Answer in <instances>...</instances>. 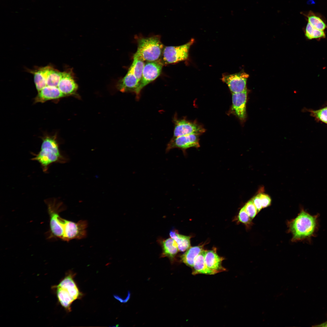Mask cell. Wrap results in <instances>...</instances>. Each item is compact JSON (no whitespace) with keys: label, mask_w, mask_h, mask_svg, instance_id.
I'll use <instances>...</instances> for the list:
<instances>
[{"label":"cell","mask_w":327,"mask_h":327,"mask_svg":"<svg viewBox=\"0 0 327 327\" xmlns=\"http://www.w3.org/2000/svg\"><path fill=\"white\" fill-rule=\"evenodd\" d=\"M319 216V214L312 215L301 208L296 217L288 223L289 231L292 235V241L310 242L318 230Z\"/></svg>","instance_id":"cell-1"},{"label":"cell","mask_w":327,"mask_h":327,"mask_svg":"<svg viewBox=\"0 0 327 327\" xmlns=\"http://www.w3.org/2000/svg\"><path fill=\"white\" fill-rule=\"evenodd\" d=\"M32 160L39 162L44 172L54 163L65 162L66 159L60 153L58 144L54 137L46 136L43 139L41 150Z\"/></svg>","instance_id":"cell-2"},{"label":"cell","mask_w":327,"mask_h":327,"mask_svg":"<svg viewBox=\"0 0 327 327\" xmlns=\"http://www.w3.org/2000/svg\"><path fill=\"white\" fill-rule=\"evenodd\" d=\"M137 42V50L134 55L146 62L159 61L164 47L159 36L141 38Z\"/></svg>","instance_id":"cell-3"},{"label":"cell","mask_w":327,"mask_h":327,"mask_svg":"<svg viewBox=\"0 0 327 327\" xmlns=\"http://www.w3.org/2000/svg\"><path fill=\"white\" fill-rule=\"evenodd\" d=\"M50 217L49 235L48 238H58L62 240L63 231L60 222L59 213L65 208L63 203L55 198L45 200Z\"/></svg>","instance_id":"cell-4"},{"label":"cell","mask_w":327,"mask_h":327,"mask_svg":"<svg viewBox=\"0 0 327 327\" xmlns=\"http://www.w3.org/2000/svg\"><path fill=\"white\" fill-rule=\"evenodd\" d=\"M33 73L36 89L39 91L46 86L58 88L63 71L48 65L39 68Z\"/></svg>","instance_id":"cell-5"},{"label":"cell","mask_w":327,"mask_h":327,"mask_svg":"<svg viewBox=\"0 0 327 327\" xmlns=\"http://www.w3.org/2000/svg\"><path fill=\"white\" fill-rule=\"evenodd\" d=\"M194 42L191 39L187 43L178 46L164 47L159 61L163 65L176 63L186 60L188 58L190 46Z\"/></svg>","instance_id":"cell-6"},{"label":"cell","mask_w":327,"mask_h":327,"mask_svg":"<svg viewBox=\"0 0 327 327\" xmlns=\"http://www.w3.org/2000/svg\"><path fill=\"white\" fill-rule=\"evenodd\" d=\"M60 221L63 231L62 240L68 241L74 239H83L86 236V221L81 220L74 223L61 217Z\"/></svg>","instance_id":"cell-7"},{"label":"cell","mask_w":327,"mask_h":327,"mask_svg":"<svg viewBox=\"0 0 327 327\" xmlns=\"http://www.w3.org/2000/svg\"><path fill=\"white\" fill-rule=\"evenodd\" d=\"M163 66L159 61L146 62L145 63L141 80L135 92L137 98L142 89L160 75Z\"/></svg>","instance_id":"cell-8"},{"label":"cell","mask_w":327,"mask_h":327,"mask_svg":"<svg viewBox=\"0 0 327 327\" xmlns=\"http://www.w3.org/2000/svg\"><path fill=\"white\" fill-rule=\"evenodd\" d=\"M173 121L174 124L173 137L190 134L199 135L204 133L205 129L196 123L185 119H179L175 116Z\"/></svg>","instance_id":"cell-9"},{"label":"cell","mask_w":327,"mask_h":327,"mask_svg":"<svg viewBox=\"0 0 327 327\" xmlns=\"http://www.w3.org/2000/svg\"><path fill=\"white\" fill-rule=\"evenodd\" d=\"M199 135L190 134L177 137H173L167 144L166 151L171 149L178 148L185 151L191 148L200 147Z\"/></svg>","instance_id":"cell-10"},{"label":"cell","mask_w":327,"mask_h":327,"mask_svg":"<svg viewBox=\"0 0 327 327\" xmlns=\"http://www.w3.org/2000/svg\"><path fill=\"white\" fill-rule=\"evenodd\" d=\"M249 75L244 72L230 74H223L222 80L228 85L232 93H237L243 91L246 89L247 80Z\"/></svg>","instance_id":"cell-11"},{"label":"cell","mask_w":327,"mask_h":327,"mask_svg":"<svg viewBox=\"0 0 327 327\" xmlns=\"http://www.w3.org/2000/svg\"><path fill=\"white\" fill-rule=\"evenodd\" d=\"M247 98L246 88L242 92L232 94L231 110L233 113L242 121H244L246 117Z\"/></svg>","instance_id":"cell-12"},{"label":"cell","mask_w":327,"mask_h":327,"mask_svg":"<svg viewBox=\"0 0 327 327\" xmlns=\"http://www.w3.org/2000/svg\"><path fill=\"white\" fill-rule=\"evenodd\" d=\"M134 71L133 64L132 63L125 76L119 80L117 88L121 92H134L139 84Z\"/></svg>","instance_id":"cell-13"},{"label":"cell","mask_w":327,"mask_h":327,"mask_svg":"<svg viewBox=\"0 0 327 327\" xmlns=\"http://www.w3.org/2000/svg\"><path fill=\"white\" fill-rule=\"evenodd\" d=\"M73 274L69 272L55 286L69 294L75 300L80 299L82 294L79 291L73 279Z\"/></svg>","instance_id":"cell-14"},{"label":"cell","mask_w":327,"mask_h":327,"mask_svg":"<svg viewBox=\"0 0 327 327\" xmlns=\"http://www.w3.org/2000/svg\"><path fill=\"white\" fill-rule=\"evenodd\" d=\"M58 88L65 96L73 94L75 93L78 86L70 71H63V75Z\"/></svg>","instance_id":"cell-15"},{"label":"cell","mask_w":327,"mask_h":327,"mask_svg":"<svg viewBox=\"0 0 327 327\" xmlns=\"http://www.w3.org/2000/svg\"><path fill=\"white\" fill-rule=\"evenodd\" d=\"M204 257L207 267L216 273L226 270L222 265L223 258L219 256L216 252L213 250L205 251Z\"/></svg>","instance_id":"cell-16"},{"label":"cell","mask_w":327,"mask_h":327,"mask_svg":"<svg viewBox=\"0 0 327 327\" xmlns=\"http://www.w3.org/2000/svg\"><path fill=\"white\" fill-rule=\"evenodd\" d=\"M65 96L58 88L46 86L38 92L35 102L44 103L48 100L58 99Z\"/></svg>","instance_id":"cell-17"},{"label":"cell","mask_w":327,"mask_h":327,"mask_svg":"<svg viewBox=\"0 0 327 327\" xmlns=\"http://www.w3.org/2000/svg\"><path fill=\"white\" fill-rule=\"evenodd\" d=\"M162 248L161 257L168 258L172 262L179 251L176 241L171 238L160 240Z\"/></svg>","instance_id":"cell-18"},{"label":"cell","mask_w":327,"mask_h":327,"mask_svg":"<svg viewBox=\"0 0 327 327\" xmlns=\"http://www.w3.org/2000/svg\"><path fill=\"white\" fill-rule=\"evenodd\" d=\"M205 251L203 250L194 260L192 273L193 275L199 274L212 275L216 274V272L207 266L205 260Z\"/></svg>","instance_id":"cell-19"},{"label":"cell","mask_w":327,"mask_h":327,"mask_svg":"<svg viewBox=\"0 0 327 327\" xmlns=\"http://www.w3.org/2000/svg\"><path fill=\"white\" fill-rule=\"evenodd\" d=\"M203 250L201 246L190 247L180 256L181 261L187 266L193 267L195 259Z\"/></svg>","instance_id":"cell-20"},{"label":"cell","mask_w":327,"mask_h":327,"mask_svg":"<svg viewBox=\"0 0 327 327\" xmlns=\"http://www.w3.org/2000/svg\"><path fill=\"white\" fill-rule=\"evenodd\" d=\"M170 237L176 242L179 251L184 252L190 246V237L179 234L176 230H172L170 231Z\"/></svg>","instance_id":"cell-21"},{"label":"cell","mask_w":327,"mask_h":327,"mask_svg":"<svg viewBox=\"0 0 327 327\" xmlns=\"http://www.w3.org/2000/svg\"><path fill=\"white\" fill-rule=\"evenodd\" d=\"M306 16L307 18L308 22L315 28L324 31L327 28L324 21L312 12L310 11Z\"/></svg>","instance_id":"cell-22"},{"label":"cell","mask_w":327,"mask_h":327,"mask_svg":"<svg viewBox=\"0 0 327 327\" xmlns=\"http://www.w3.org/2000/svg\"><path fill=\"white\" fill-rule=\"evenodd\" d=\"M305 31L306 36L309 39L324 38L325 36L324 31L315 28L308 22L306 25Z\"/></svg>","instance_id":"cell-23"},{"label":"cell","mask_w":327,"mask_h":327,"mask_svg":"<svg viewBox=\"0 0 327 327\" xmlns=\"http://www.w3.org/2000/svg\"><path fill=\"white\" fill-rule=\"evenodd\" d=\"M144 62L134 55L132 62L133 64L134 73L139 83L142 77L145 64Z\"/></svg>","instance_id":"cell-24"},{"label":"cell","mask_w":327,"mask_h":327,"mask_svg":"<svg viewBox=\"0 0 327 327\" xmlns=\"http://www.w3.org/2000/svg\"><path fill=\"white\" fill-rule=\"evenodd\" d=\"M238 218L240 222L243 223L247 227H249L252 225V219L246 212L244 206L240 210Z\"/></svg>","instance_id":"cell-25"},{"label":"cell","mask_w":327,"mask_h":327,"mask_svg":"<svg viewBox=\"0 0 327 327\" xmlns=\"http://www.w3.org/2000/svg\"><path fill=\"white\" fill-rule=\"evenodd\" d=\"M244 206L246 212L252 220L258 213L251 199L248 201Z\"/></svg>","instance_id":"cell-26"},{"label":"cell","mask_w":327,"mask_h":327,"mask_svg":"<svg viewBox=\"0 0 327 327\" xmlns=\"http://www.w3.org/2000/svg\"><path fill=\"white\" fill-rule=\"evenodd\" d=\"M312 114L321 121L327 124V108L326 107L312 111Z\"/></svg>","instance_id":"cell-27"},{"label":"cell","mask_w":327,"mask_h":327,"mask_svg":"<svg viewBox=\"0 0 327 327\" xmlns=\"http://www.w3.org/2000/svg\"><path fill=\"white\" fill-rule=\"evenodd\" d=\"M258 194L261 201L263 208L267 207L271 205V200L268 195L263 193H259Z\"/></svg>","instance_id":"cell-28"},{"label":"cell","mask_w":327,"mask_h":327,"mask_svg":"<svg viewBox=\"0 0 327 327\" xmlns=\"http://www.w3.org/2000/svg\"><path fill=\"white\" fill-rule=\"evenodd\" d=\"M251 200L257 210L258 213H259L263 208L259 194H258L254 197Z\"/></svg>","instance_id":"cell-29"},{"label":"cell","mask_w":327,"mask_h":327,"mask_svg":"<svg viewBox=\"0 0 327 327\" xmlns=\"http://www.w3.org/2000/svg\"><path fill=\"white\" fill-rule=\"evenodd\" d=\"M307 3L308 5H313L315 4V2L313 0H308Z\"/></svg>","instance_id":"cell-30"},{"label":"cell","mask_w":327,"mask_h":327,"mask_svg":"<svg viewBox=\"0 0 327 327\" xmlns=\"http://www.w3.org/2000/svg\"><path fill=\"white\" fill-rule=\"evenodd\" d=\"M322 326H327V322L322 324L321 325Z\"/></svg>","instance_id":"cell-31"},{"label":"cell","mask_w":327,"mask_h":327,"mask_svg":"<svg viewBox=\"0 0 327 327\" xmlns=\"http://www.w3.org/2000/svg\"><path fill=\"white\" fill-rule=\"evenodd\" d=\"M326 107L327 108V107Z\"/></svg>","instance_id":"cell-32"}]
</instances>
